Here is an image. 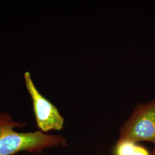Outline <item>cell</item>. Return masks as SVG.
<instances>
[{"label":"cell","instance_id":"cell-3","mask_svg":"<svg viewBox=\"0 0 155 155\" xmlns=\"http://www.w3.org/2000/svg\"><path fill=\"white\" fill-rule=\"evenodd\" d=\"M26 88L33 102V110L37 126L44 133L50 130H61L64 127V118L50 101L40 93L33 82L31 74L24 75Z\"/></svg>","mask_w":155,"mask_h":155},{"label":"cell","instance_id":"cell-2","mask_svg":"<svg viewBox=\"0 0 155 155\" xmlns=\"http://www.w3.org/2000/svg\"><path fill=\"white\" fill-rule=\"evenodd\" d=\"M120 140L155 143V99L139 104L120 129Z\"/></svg>","mask_w":155,"mask_h":155},{"label":"cell","instance_id":"cell-5","mask_svg":"<svg viewBox=\"0 0 155 155\" xmlns=\"http://www.w3.org/2000/svg\"><path fill=\"white\" fill-rule=\"evenodd\" d=\"M154 144H155L154 148H153V151H152V153L151 155H155V143H154Z\"/></svg>","mask_w":155,"mask_h":155},{"label":"cell","instance_id":"cell-4","mask_svg":"<svg viewBox=\"0 0 155 155\" xmlns=\"http://www.w3.org/2000/svg\"><path fill=\"white\" fill-rule=\"evenodd\" d=\"M137 143L118 140L114 149V155H132Z\"/></svg>","mask_w":155,"mask_h":155},{"label":"cell","instance_id":"cell-1","mask_svg":"<svg viewBox=\"0 0 155 155\" xmlns=\"http://www.w3.org/2000/svg\"><path fill=\"white\" fill-rule=\"evenodd\" d=\"M20 124L8 114L0 113V155H14L21 151L37 153L45 148L67 145L66 139L60 135L40 130L18 132L15 129Z\"/></svg>","mask_w":155,"mask_h":155}]
</instances>
